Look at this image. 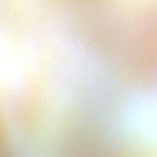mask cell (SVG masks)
Wrapping results in <instances>:
<instances>
[{"mask_svg":"<svg viewBox=\"0 0 157 157\" xmlns=\"http://www.w3.org/2000/svg\"><path fill=\"white\" fill-rule=\"evenodd\" d=\"M128 118L135 134L157 148V92L135 100L128 109Z\"/></svg>","mask_w":157,"mask_h":157,"instance_id":"1","label":"cell"},{"mask_svg":"<svg viewBox=\"0 0 157 157\" xmlns=\"http://www.w3.org/2000/svg\"><path fill=\"white\" fill-rule=\"evenodd\" d=\"M149 1H157V0H149Z\"/></svg>","mask_w":157,"mask_h":157,"instance_id":"2","label":"cell"}]
</instances>
